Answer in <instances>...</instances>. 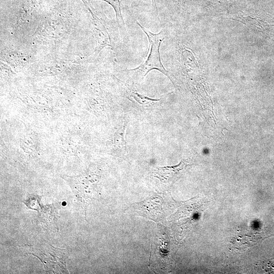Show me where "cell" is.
Segmentation results:
<instances>
[{"instance_id":"cell-1","label":"cell","mask_w":274,"mask_h":274,"mask_svg":"<svg viewBox=\"0 0 274 274\" xmlns=\"http://www.w3.org/2000/svg\"><path fill=\"white\" fill-rule=\"evenodd\" d=\"M136 23L146 33L149 42L150 52L146 60L137 67L127 70L130 80L134 83L141 82L148 73L152 70H157L173 81L172 74L163 66L160 58V46L165 39V31L162 30L154 33L143 27L138 22Z\"/></svg>"},{"instance_id":"cell-2","label":"cell","mask_w":274,"mask_h":274,"mask_svg":"<svg viewBox=\"0 0 274 274\" xmlns=\"http://www.w3.org/2000/svg\"><path fill=\"white\" fill-rule=\"evenodd\" d=\"M92 15L95 34L97 42L99 46V48L105 46H111L109 36L105 26L96 16H94L92 13Z\"/></svg>"},{"instance_id":"cell-3","label":"cell","mask_w":274,"mask_h":274,"mask_svg":"<svg viewBox=\"0 0 274 274\" xmlns=\"http://www.w3.org/2000/svg\"><path fill=\"white\" fill-rule=\"evenodd\" d=\"M127 95L129 98L135 100L138 103L142 105L152 104L154 102L159 101L160 99H153L139 94L133 90L128 89Z\"/></svg>"},{"instance_id":"cell-4","label":"cell","mask_w":274,"mask_h":274,"mask_svg":"<svg viewBox=\"0 0 274 274\" xmlns=\"http://www.w3.org/2000/svg\"><path fill=\"white\" fill-rule=\"evenodd\" d=\"M126 123H124L116 131L114 136V142L119 147H125V134L126 130Z\"/></svg>"},{"instance_id":"cell-5","label":"cell","mask_w":274,"mask_h":274,"mask_svg":"<svg viewBox=\"0 0 274 274\" xmlns=\"http://www.w3.org/2000/svg\"><path fill=\"white\" fill-rule=\"evenodd\" d=\"M235 0H212L214 5L223 8H227Z\"/></svg>"},{"instance_id":"cell-6","label":"cell","mask_w":274,"mask_h":274,"mask_svg":"<svg viewBox=\"0 0 274 274\" xmlns=\"http://www.w3.org/2000/svg\"><path fill=\"white\" fill-rule=\"evenodd\" d=\"M140 1H141V0H140ZM151 1H152V3L153 8L154 11L155 12L156 15H157V16H158L156 0H151Z\"/></svg>"}]
</instances>
